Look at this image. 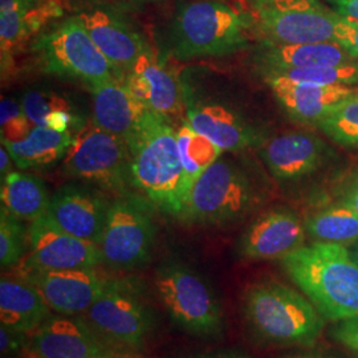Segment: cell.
Returning a JSON list of instances; mask_svg holds the SVG:
<instances>
[{"label": "cell", "mask_w": 358, "mask_h": 358, "mask_svg": "<svg viewBox=\"0 0 358 358\" xmlns=\"http://www.w3.org/2000/svg\"><path fill=\"white\" fill-rule=\"evenodd\" d=\"M20 103L29 121L38 127H45L50 115L56 112H73L71 103L52 90H29Z\"/></svg>", "instance_id": "33"}, {"label": "cell", "mask_w": 358, "mask_h": 358, "mask_svg": "<svg viewBox=\"0 0 358 358\" xmlns=\"http://www.w3.org/2000/svg\"><path fill=\"white\" fill-rule=\"evenodd\" d=\"M110 203L103 194L77 185H65L55 192L48 217L68 234L100 243Z\"/></svg>", "instance_id": "16"}, {"label": "cell", "mask_w": 358, "mask_h": 358, "mask_svg": "<svg viewBox=\"0 0 358 358\" xmlns=\"http://www.w3.org/2000/svg\"><path fill=\"white\" fill-rule=\"evenodd\" d=\"M349 252H350V255H352V257L355 259V262L358 264V242L352 244V247H350Z\"/></svg>", "instance_id": "43"}, {"label": "cell", "mask_w": 358, "mask_h": 358, "mask_svg": "<svg viewBox=\"0 0 358 358\" xmlns=\"http://www.w3.org/2000/svg\"><path fill=\"white\" fill-rule=\"evenodd\" d=\"M262 157L275 178L297 180L322 165L327 145L313 134L289 133L266 143Z\"/></svg>", "instance_id": "22"}, {"label": "cell", "mask_w": 358, "mask_h": 358, "mask_svg": "<svg viewBox=\"0 0 358 358\" xmlns=\"http://www.w3.org/2000/svg\"><path fill=\"white\" fill-rule=\"evenodd\" d=\"M284 112L301 124L317 125L337 103L355 94L344 85H315L266 77Z\"/></svg>", "instance_id": "21"}, {"label": "cell", "mask_w": 358, "mask_h": 358, "mask_svg": "<svg viewBox=\"0 0 358 358\" xmlns=\"http://www.w3.org/2000/svg\"><path fill=\"white\" fill-rule=\"evenodd\" d=\"M53 312L62 316H83L103 294L109 278L96 268L32 271L22 273Z\"/></svg>", "instance_id": "13"}, {"label": "cell", "mask_w": 358, "mask_h": 358, "mask_svg": "<svg viewBox=\"0 0 358 358\" xmlns=\"http://www.w3.org/2000/svg\"><path fill=\"white\" fill-rule=\"evenodd\" d=\"M11 161H13V158L8 153V150L6 149L4 145H1V150H0V174H1V179L11 173V165H10Z\"/></svg>", "instance_id": "41"}, {"label": "cell", "mask_w": 358, "mask_h": 358, "mask_svg": "<svg viewBox=\"0 0 358 358\" xmlns=\"http://www.w3.org/2000/svg\"><path fill=\"white\" fill-rule=\"evenodd\" d=\"M51 308L38 289L23 278H1L0 321L17 332L34 333L51 317Z\"/></svg>", "instance_id": "24"}, {"label": "cell", "mask_w": 358, "mask_h": 358, "mask_svg": "<svg viewBox=\"0 0 358 358\" xmlns=\"http://www.w3.org/2000/svg\"><path fill=\"white\" fill-rule=\"evenodd\" d=\"M282 264L325 320L358 317V264L345 245H303L282 257Z\"/></svg>", "instance_id": "1"}, {"label": "cell", "mask_w": 358, "mask_h": 358, "mask_svg": "<svg viewBox=\"0 0 358 358\" xmlns=\"http://www.w3.org/2000/svg\"><path fill=\"white\" fill-rule=\"evenodd\" d=\"M291 358H310V357H291Z\"/></svg>", "instance_id": "45"}, {"label": "cell", "mask_w": 358, "mask_h": 358, "mask_svg": "<svg viewBox=\"0 0 358 358\" xmlns=\"http://www.w3.org/2000/svg\"><path fill=\"white\" fill-rule=\"evenodd\" d=\"M41 1L43 0H0V15L29 10Z\"/></svg>", "instance_id": "39"}, {"label": "cell", "mask_w": 358, "mask_h": 358, "mask_svg": "<svg viewBox=\"0 0 358 358\" xmlns=\"http://www.w3.org/2000/svg\"><path fill=\"white\" fill-rule=\"evenodd\" d=\"M177 141L182 165L180 201L185 208L194 183L205 170L217 162L223 153V149L210 141L203 134L194 130L187 120L180 121L177 128Z\"/></svg>", "instance_id": "27"}, {"label": "cell", "mask_w": 358, "mask_h": 358, "mask_svg": "<svg viewBox=\"0 0 358 358\" xmlns=\"http://www.w3.org/2000/svg\"><path fill=\"white\" fill-rule=\"evenodd\" d=\"M256 62L266 72H280L299 68L332 66L356 62L336 41L307 44H272L264 43Z\"/></svg>", "instance_id": "23"}, {"label": "cell", "mask_w": 358, "mask_h": 358, "mask_svg": "<svg viewBox=\"0 0 358 358\" xmlns=\"http://www.w3.org/2000/svg\"><path fill=\"white\" fill-rule=\"evenodd\" d=\"M124 81L153 113L170 121L186 108V93L178 77L150 48L142 52Z\"/></svg>", "instance_id": "17"}, {"label": "cell", "mask_w": 358, "mask_h": 358, "mask_svg": "<svg viewBox=\"0 0 358 358\" xmlns=\"http://www.w3.org/2000/svg\"><path fill=\"white\" fill-rule=\"evenodd\" d=\"M306 230L317 242L353 244L358 242V215L349 206H331L310 215Z\"/></svg>", "instance_id": "29"}, {"label": "cell", "mask_w": 358, "mask_h": 358, "mask_svg": "<svg viewBox=\"0 0 358 358\" xmlns=\"http://www.w3.org/2000/svg\"><path fill=\"white\" fill-rule=\"evenodd\" d=\"M75 134L72 131H56L47 127L35 125L20 141H1L20 170L50 166L64 158Z\"/></svg>", "instance_id": "25"}, {"label": "cell", "mask_w": 358, "mask_h": 358, "mask_svg": "<svg viewBox=\"0 0 358 358\" xmlns=\"http://www.w3.org/2000/svg\"><path fill=\"white\" fill-rule=\"evenodd\" d=\"M317 128L332 141L348 148H358V94L337 103L325 115Z\"/></svg>", "instance_id": "31"}, {"label": "cell", "mask_w": 358, "mask_h": 358, "mask_svg": "<svg viewBox=\"0 0 358 358\" xmlns=\"http://www.w3.org/2000/svg\"><path fill=\"white\" fill-rule=\"evenodd\" d=\"M186 120L223 152H239L262 141L242 115L222 103H192L186 96Z\"/></svg>", "instance_id": "20"}, {"label": "cell", "mask_w": 358, "mask_h": 358, "mask_svg": "<svg viewBox=\"0 0 358 358\" xmlns=\"http://www.w3.org/2000/svg\"><path fill=\"white\" fill-rule=\"evenodd\" d=\"M334 41L353 59H358V22L338 15L334 27Z\"/></svg>", "instance_id": "35"}, {"label": "cell", "mask_w": 358, "mask_h": 358, "mask_svg": "<svg viewBox=\"0 0 358 358\" xmlns=\"http://www.w3.org/2000/svg\"><path fill=\"white\" fill-rule=\"evenodd\" d=\"M154 288L170 319L183 331L207 338L223 332V310L217 296L190 267L179 263L161 266Z\"/></svg>", "instance_id": "6"}, {"label": "cell", "mask_w": 358, "mask_h": 358, "mask_svg": "<svg viewBox=\"0 0 358 358\" xmlns=\"http://www.w3.org/2000/svg\"><path fill=\"white\" fill-rule=\"evenodd\" d=\"M256 203L251 180L220 158L196 179L179 219L202 226H223L245 217Z\"/></svg>", "instance_id": "8"}, {"label": "cell", "mask_w": 358, "mask_h": 358, "mask_svg": "<svg viewBox=\"0 0 358 358\" xmlns=\"http://www.w3.org/2000/svg\"><path fill=\"white\" fill-rule=\"evenodd\" d=\"M251 16L217 0L180 4L167 29V50L178 60L226 56L248 45Z\"/></svg>", "instance_id": "2"}, {"label": "cell", "mask_w": 358, "mask_h": 358, "mask_svg": "<svg viewBox=\"0 0 358 358\" xmlns=\"http://www.w3.org/2000/svg\"><path fill=\"white\" fill-rule=\"evenodd\" d=\"M29 255L22 273L32 271L96 268L103 263L99 244L76 238L59 227L48 215L28 229Z\"/></svg>", "instance_id": "12"}, {"label": "cell", "mask_w": 358, "mask_h": 358, "mask_svg": "<svg viewBox=\"0 0 358 358\" xmlns=\"http://www.w3.org/2000/svg\"><path fill=\"white\" fill-rule=\"evenodd\" d=\"M337 15L358 22V0H327Z\"/></svg>", "instance_id": "38"}, {"label": "cell", "mask_w": 358, "mask_h": 358, "mask_svg": "<svg viewBox=\"0 0 358 358\" xmlns=\"http://www.w3.org/2000/svg\"><path fill=\"white\" fill-rule=\"evenodd\" d=\"M266 77H278L294 83H306L315 85H352L358 83V62L332 66H312L288 69L266 73Z\"/></svg>", "instance_id": "30"}, {"label": "cell", "mask_w": 358, "mask_h": 358, "mask_svg": "<svg viewBox=\"0 0 358 358\" xmlns=\"http://www.w3.org/2000/svg\"><path fill=\"white\" fill-rule=\"evenodd\" d=\"M63 16L60 0H43L38 6L17 13L0 15V44L1 59L23 45L27 40L43 31L55 19Z\"/></svg>", "instance_id": "28"}, {"label": "cell", "mask_w": 358, "mask_h": 358, "mask_svg": "<svg viewBox=\"0 0 358 358\" xmlns=\"http://www.w3.org/2000/svg\"><path fill=\"white\" fill-rule=\"evenodd\" d=\"M26 333L13 331L11 328L1 325L0 328V352L1 356L19 355L22 350L28 348Z\"/></svg>", "instance_id": "36"}, {"label": "cell", "mask_w": 358, "mask_h": 358, "mask_svg": "<svg viewBox=\"0 0 358 358\" xmlns=\"http://www.w3.org/2000/svg\"><path fill=\"white\" fill-rule=\"evenodd\" d=\"M32 50L41 69L50 75L75 78L87 87L112 78L124 80L76 16L41 34Z\"/></svg>", "instance_id": "7"}, {"label": "cell", "mask_w": 358, "mask_h": 358, "mask_svg": "<svg viewBox=\"0 0 358 358\" xmlns=\"http://www.w3.org/2000/svg\"><path fill=\"white\" fill-rule=\"evenodd\" d=\"M63 169L73 178L96 183L109 192H125L131 183L128 142L93 121L84 124L73 137Z\"/></svg>", "instance_id": "9"}, {"label": "cell", "mask_w": 358, "mask_h": 358, "mask_svg": "<svg viewBox=\"0 0 358 358\" xmlns=\"http://www.w3.org/2000/svg\"><path fill=\"white\" fill-rule=\"evenodd\" d=\"M35 125L24 113L22 103L13 99H3L0 103V128L1 141L23 140Z\"/></svg>", "instance_id": "34"}, {"label": "cell", "mask_w": 358, "mask_h": 358, "mask_svg": "<svg viewBox=\"0 0 358 358\" xmlns=\"http://www.w3.org/2000/svg\"><path fill=\"white\" fill-rule=\"evenodd\" d=\"M128 145L131 185L164 213L180 217L182 165L171 121L153 113Z\"/></svg>", "instance_id": "3"}, {"label": "cell", "mask_w": 358, "mask_h": 358, "mask_svg": "<svg viewBox=\"0 0 358 358\" xmlns=\"http://www.w3.org/2000/svg\"><path fill=\"white\" fill-rule=\"evenodd\" d=\"M28 231L22 220L8 214L4 208L0 210V266L11 268L16 266L26 251Z\"/></svg>", "instance_id": "32"}, {"label": "cell", "mask_w": 358, "mask_h": 358, "mask_svg": "<svg viewBox=\"0 0 358 358\" xmlns=\"http://www.w3.org/2000/svg\"><path fill=\"white\" fill-rule=\"evenodd\" d=\"M105 358H136V357H130V356H115V355H110V356H108V357Z\"/></svg>", "instance_id": "44"}, {"label": "cell", "mask_w": 358, "mask_h": 358, "mask_svg": "<svg viewBox=\"0 0 358 358\" xmlns=\"http://www.w3.org/2000/svg\"><path fill=\"white\" fill-rule=\"evenodd\" d=\"M83 317L108 345L118 349H141L155 327L146 288L136 278H109Z\"/></svg>", "instance_id": "5"}, {"label": "cell", "mask_w": 358, "mask_h": 358, "mask_svg": "<svg viewBox=\"0 0 358 358\" xmlns=\"http://www.w3.org/2000/svg\"><path fill=\"white\" fill-rule=\"evenodd\" d=\"M194 358H250L241 352H219V353H207V355H199Z\"/></svg>", "instance_id": "42"}, {"label": "cell", "mask_w": 358, "mask_h": 358, "mask_svg": "<svg viewBox=\"0 0 358 358\" xmlns=\"http://www.w3.org/2000/svg\"><path fill=\"white\" fill-rule=\"evenodd\" d=\"M1 208L22 222H35L48 214L51 198L44 182L20 171L1 179Z\"/></svg>", "instance_id": "26"}, {"label": "cell", "mask_w": 358, "mask_h": 358, "mask_svg": "<svg viewBox=\"0 0 358 358\" xmlns=\"http://www.w3.org/2000/svg\"><path fill=\"white\" fill-rule=\"evenodd\" d=\"M333 337L346 349L358 355V317L340 321L333 329Z\"/></svg>", "instance_id": "37"}, {"label": "cell", "mask_w": 358, "mask_h": 358, "mask_svg": "<svg viewBox=\"0 0 358 358\" xmlns=\"http://www.w3.org/2000/svg\"><path fill=\"white\" fill-rule=\"evenodd\" d=\"M306 231V224L292 210H269L244 231L238 254L251 260L282 259L303 247Z\"/></svg>", "instance_id": "15"}, {"label": "cell", "mask_w": 358, "mask_h": 358, "mask_svg": "<svg viewBox=\"0 0 358 358\" xmlns=\"http://www.w3.org/2000/svg\"><path fill=\"white\" fill-rule=\"evenodd\" d=\"M338 15L319 0H254L252 26L272 44L334 41Z\"/></svg>", "instance_id": "10"}, {"label": "cell", "mask_w": 358, "mask_h": 358, "mask_svg": "<svg viewBox=\"0 0 358 358\" xmlns=\"http://www.w3.org/2000/svg\"><path fill=\"white\" fill-rule=\"evenodd\" d=\"M243 312L256 336L272 344L313 345L324 328V317L309 299L282 282L251 285Z\"/></svg>", "instance_id": "4"}, {"label": "cell", "mask_w": 358, "mask_h": 358, "mask_svg": "<svg viewBox=\"0 0 358 358\" xmlns=\"http://www.w3.org/2000/svg\"><path fill=\"white\" fill-rule=\"evenodd\" d=\"M341 203L349 206L358 215V174L348 182L343 192Z\"/></svg>", "instance_id": "40"}, {"label": "cell", "mask_w": 358, "mask_h": 358, "mask_svg": "<svg viewBox=\"0 0 358 358\" xmlns=\"http://www.w3.org/2000/svg\"><path fill=\"white\" fill-rule=\"evenodd\" d=\"M88 88L92 93V121L127 142L141 130L153 115L122 78H112Z\"/></svg>", "instance_id": "18"}, {"label": "cell", "mask_w": 358, "mask_h": 358, "mask_svg": "<svg viewBox=\"0 0 358 358\" xmlns=\"http://www.w3.org/2000/svg\"><path fill=\"white\" fill-rule=\"evenodd\" d=\"M76 17L122 77L128 73L142 52L149 50L145 38L112 11L92 8L77 13Z\"/></svg>", "instance_id": "19"}, {"label": "cell", "mask_w": 358, "mask_h": 358, "mask_svg": "<svg viewBox=\"0 0 358 358\" xmlns=\"http://www.w3.org/2000/svg\"><path fill=\"white\" fill-rule=\"evenodd\" d=\"M155 226L145 201L122 195L109 206L100 239L103 264L113 269L137 268L152 255Z\"/></svg>", "instance_id": "11"}, {"label": "cell", "mask_w": 358, "mask_h": 358, "mask_svg": "<svg viewBox=\"0 0 358 358\" xmlns=\"http://www.w3.org/2000/svg\"><path fill=\"white\" fill-rule=\"evenodd\" d=\"M28 349L34 358H105L113 353L83 316L62 315L32 333Z\"/></svg>", "instance_id": "14"}]
</instances>
